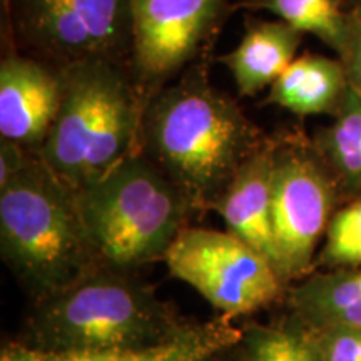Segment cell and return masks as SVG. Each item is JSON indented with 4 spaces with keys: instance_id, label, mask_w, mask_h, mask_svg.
Masks as SVG:
<instances>
[{
    "instance_id": "cell-1",
    "label": "cell",
    "mask_w": 361,
    "mask_h": 361,
    "mask_svg": "<svg viewBox=\"0 0 361 361\" xmlns=\"http://www.w3.org/2000/svg\"><path fill=\"white\" fill-rule=\"evenodd\" d=\"M146 157L173 180L191 207L211 209L263 135L238 104L201 78L171 85L142 114Z\"/></svg>"
},
{
    "instance_id": "cell-18",
    "label": "cell",
    "mask_w": 361,
    "mask_h": 361,
    "mask_svg": "<svg viewBox=\"0 0 361 361\" xmlns=\"http://www.w3.org/2000/svg\"><path fill=\"white\" fill-rule=\"evenodd\" d=\"M241 345L243 361H322L303 329L251 326Z\"/></svg>"
},
{
    "instance_id": "cell-19",
    "label": "cell",
    "mask_w": 361,
    "mask_h": 361,
    "mask_svg": "<svg viewBox=\"0 0 361 361\" xmlns=\"http://www.w3.org/2000/svg\"><path fill=\"white\" fill-rule=\"evenodd\" d=\"M326 236L324 261L331 264L361 266V197L333 216Z\"/></svg>"
},
{
    "instance_id": "cell-15",
    "label": "cell",
    "mask_w": 361,
    "mask_h": 361,
    "mask_svg": "<svg viewBox=\"0 0 361 361\" xmlns=\"http://www.w3.org/2000/svg\"><path fill=\"white\" fill-rule=\"evenodd\" d=\"M311 328L361 329V268L318 276L295 291Z\"/></svg>"
},
{
    "instance_id": "cell-13",
    "label": "cell",
    "mask_w": 361,
    "mask_h": 361,
    "mask_svg": "<svg viewBox=\"0 0 361 361\" xmlns=\"http://www.w3.org/2000/svg\"><path fill=\"white\" fill-rule=\"evenodd\" d=\"M303 34L283 20H255L233 51L219 57L241 96L271 87L296 59Z\"/></svg>"
},
{
    "instance_id": "cell-12",
    "label": "cell",
    "mask_w": 361,
    "mask_h": 361,
    "mask_svg": "<svg viewBox=\"0 0 361 361\" xmlns=\"http://www.w3.org/2000/svg\"><path fill=\"white\" fill-rule=\"evenodd\" d=\"M274 144L264 142L238 169L211 209L228 226V231L266 256L276 268L273 231Z\"/></svg>"
},
{
    "instance_id": "cell-3",
    "label": "cell",
    "mask_w": 361,
    "mask_h": 361,
    "mask_svg": "<svg viewBox=\"0 0 361 361\" xmlns=\"http://www.w3.org/2000/svg\"><path fill=\"white\" fill-rule=\"evenodd\" d=\"M61 74V106L39 156L75 192L134 154L142 117L114 61H79Z\"/></svg>"
},
{
    "instance_id": "cell-11",
    "label": "cell",
    "mask_w": 361,
    "mask_h": 361,
    "mask_svg": "<svg viewBox=\"0 0 361 361\" xmlns=\"http://www.w3.org/2000/svg\"><path fill=\"white\" fill-rule=\"evenodd\" d=\"M245 331L219 318L202 324H188L183 331L144 348L99 351H44L29 345H7L0 361H216L241 343Z\"/></svg>"
},
{
    "instance_id": "cell-9",
    "label": "cell",
    "mask_w": 361,
    "mask_h": 361,
    "mask_svg": "<svg viewBox=\"0 0 361 361\" xmlns=\"http://www.w3.org/2000/svg\"><path fill=\"white\" fill-rule=\"evenodd\" d=\"M226 0H133L130 45L139 74L161 80L196 56Z\"/></svg>"
},
{
    "instance_id": "cell-22",
    "label": "cell",
    "mask_w": 361,
    "mask_h": 361,
    "mask_svg": "<svg viewBox=\"0 0 361 361\" xmlns=\"http://www.w3.org/2000/svg\"><path fill=\"white\" fill-rule=\"evenodd\" d=\"M32 152L27 151L20 144L11 142L2 139V149H0V186L8 183L13 176L24 168Z\"/></svg>"
},
{
    "instance_id": "cell-8",
    "label": "cell",
    "mask_w": 361,
    "mask_h": 361,
    "mask_svg": "<svg viewBox=\"0 0 361 361\" xmlns=\"http://www.w3.org/2000/svg\"><path fill=\"white\" fill-rule=\"evenodd\" d=\"M133 0H17L24 39L62 66L109 59L130 44Z\"/></svg>"
},
{
    "instance_id": "cell-14",
    "label": "cell",
    "mask_w": 361,
    "mask_h": 361,
    "mask_svg": "<svg viewBox=\"0 0 361 361\" xmlns=\"http://www.w3.org/2000/svg\"><path fill=\"white\" fill-rule=\"evenodd\" d=\"M348 89L341 61L306 54L296 57L271 85L268 102L300 116L336 114Z\"/></svg>"
},
{
    "instance_id": "cell-10",
    "label": "cell",
    "mask_w": 361,
    "mask_h": 361,
    "mask_svg": "<svg viewBox=\"0 0 361 361\" xmlns=\"http://www.w3.org/2000/svg\"><path fill=\"white\" fill-rule=\"evenodd\" d=\"M62 99V74L29 57L0 66V134L39 154Z\"/></svg>"
},
{
    "instance_id": "cell-21",
    "label": "cell",
    "mask_w": 361,
    "mask_h": 361,
    "mask_svg": "<svg viewBox=\"0 0 361 361\" xmlns=\"http://www.w3.org/2000/svg\"><path fill=\"white\" fill-rule=\"evenodd\" d=\"M340 54L350 87L361 96V6L348 13L345 45Z\"/></svg>"
},
{
    "instance_id": "cell-6",
    "label": "cell",
    "mask_w": 361,
    "mask_h": 361,
    "mask_svg": "<svg viewBox=\"0 0 361 361\" xmlns=\"http://www.w3.org/2000/svg\"><path fill=\"white\" fill-rule=\"evenodd\" d=\"M174 278L189 284L223 318L251 314L281 295L274 264L233 233L184 228L164 256Z\"/></svg>"
},
{
    "instance_id": "cell-4",
    "label": "cell",
    "mask_w": 361,
    "mask_h": 361,
    "mask_svg": "<svg viewBox=\"0 0 361 361\" xmlns=\"http://www.w3.org/2000/svg\"><path fill=\"white\" fill-rule=\"evenodd\" d=\"M186 326L149 288L119 273L90 271L40 300L27 345L61 353L144 348Z\"/></svg>"
},
{
    "instance_id": "cell-5",
    "label": "cell",
    "mask_w": 361,
    "mask_h": 361,
    "mask_svg": "<svg viewBox=\"0 0 361 361\" xmlns=\"http://www.w3.org/2000/svg\"><path fill=\"white\" fill-rule=\"evenodd\" d=\"M75 201L96 258L117 269L164 258L192 209L173 180L137 152L75 191Z\"/></svg>"
},
{
    "instance_id": "cell-2",
    "label": "cell",
    "mask_w": 361,
    "mask_h": 361,
    "mask_svg": "<svg viewBox=\"0 0 361 361\" xmlns=\"http://www.w3.org/2000/svg\"><path fill=\"white\" fill-rule=\"evenodd\" d=\"M0 247L6 263L40 300L94 271L97 258L75 192L39 154L0 186Z\"/></svg>"
},
{
    "instance_id": "cell-17",
    "label": "cell",
    "mask_w": 361,
    "mask_h": 361,
    "mask_svg": "<svg viewBox=\"0 0 361 361\" xmlns=\"http://www.w3.org/2000/svg\"><path fill=\"white\" fill-rule=\"evenodd\" d=\"M336 121L324 134V149L350 188L361 186V96L348 89Z\"/></svg>"
},
{
    "instance_id": "cell-20",
    "label": "cell",
    "mask_w": 361,
    "mask_h": 361,
    "mask_svg": "<svg viewBox=\"0 0 361 361\" xmlns=\"http://www.w3.org/2000/svg\"><path fill=\"white\" fill-rule=\"evenodd\" d=\"M306 333L322 361H361V329L311 328Z\"/></svg>"
},
{
    "instance_id": "cell-7",
    "label": "cell",
    "mask_w": 361,
    "mask_h": 361,
    "mask_svg": "<svg viewBox=\"0 0 361 361\" xmlns=\"http://www.w3.org/2000/svg\"><path fill=\"white\" fill-rule=\"evenodd\" d=\"M335 189L310 152L274 146L273 231L283 281L308 273L316 245L329 226Z\"/></svg>"
},
{
    "instance_id": "cell-16",
    "label": "cell",
    "mask_w": 361,
    "mask_h": 361,
    "mask_svg": "<svg viewBox=\"0 0 361 361\" xmlns=\"http://www.w3.org/2000/svg\"><path fill=\"white\" fill-rule=\"evenodd\" d=\"M241 7L273 13L301 34L316 35L336 52L345 45L348 13L343 12L340 0H245Z\"/></svg>"
}]
</instances>
